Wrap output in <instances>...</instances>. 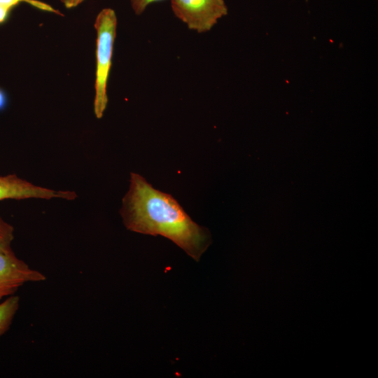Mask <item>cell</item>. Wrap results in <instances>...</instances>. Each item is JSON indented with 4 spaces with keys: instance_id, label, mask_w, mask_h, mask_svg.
Here are the masks:
<instances>
[{
    "instance_id": "obj_1",
    "label": "cell",
    "mask_w": 378,
    "mask_h": 378,
    "mask_svg": "<svg viewBox=\"0 0 378 378\" xmlns=\"http://www.w3.org/2000/svg\"><path fill=\"white\" fill-rule=\"evenodd\" d=\"M121 215L128 230L167 237L197 261L211 244L207 229L194 222L172 195L135 173H131Z\"/></svg>"
},
{
    "instance_id": "obj_2",
    "label": "cell",
    "mask_w": 378,
    "mask_h": 378,
    "mask_svg": "<svg viewBox=\"0 0 378 378\" xmlns=\"http://www.w3.org/2000/svg\"><path fill=\"white\" fill-rule=\"evenodd\" d=\"M94 27L97 31V62L94 111L96 117L101 118L108 104L106 88L116 36L117 17L114 10L110 8L102 9L96 18Z\"/></svg>"
},
{
    "instance_id": "obj_3",
    "label": "cell",
    "mask_w": 378,
    "mask_h": 378,
    "mask_svg": "<svg viewBox=\"0 0 378 378\" xmlns=\"http://www.w3.org/2000/svg\"><path fill=\"white\" fill-rule=\"evenodd\" d=\"M174 14L190 29L206 32L227 13L224 0H171Z\"/></svg>"
},
{
    "instance_id": "obj_4",
    "label": "cell",
    "mask_w": 378,
    "mask_h": 378,
    "mask_svg": "<svg viewBox=\"0 0 378 378\" xmlns=\"http://www.w3.org/2000/svg\"><path fill=\"white\" fill-rule=\"evenodd\" d=\"M46 279L43 274L29 267L13 251H0V300L13 295L27 282L42 281Z\"/></svg>"
},
{
    "instance_id": "obj_5",
    "label": "cell",
    "mask_w": 378,
    "mask_h": 378,
    "mask_svg": "<svg viewBox=\"0 0 378 378\" xmlns=\"http://www.w3.org/2000/svg\"><path fill=\"white\" fill-rule=\"evenodd\" d=\"M76 194L72 191H57L33 185L15 174L0 176V201L6 199L22 200L36 197L50 199L60 197L74 200Z\"/></svg>"
},
{
    "instance_id": "obj_6",
    "label": "cell",
    "mask_w": 378,
    "mask_h": 378,
    "mask_svg": "<svg viewBox=\"0 0 378 378\" xmlns=\"http://www.w3.org/2000/svg\"><path fill=\"white\" fill-rule=\"evenodd\" d=\"M19 305L20 298L13 295L0 302V337L8 330Z\"/></svg>"
},
{
    "instance_id": "obj_7",
    "label": "cell",
    "mask_w": 378,
    "mask_h": 378,
    "mask_svg": "<svg viewBox=\"0 0 378 378\" xmlns=\"http://www.w3.org/2000/svg\"><path fill=\"white\" fill-rule=\"evenodd\" d=\"M20 4H27L38 10L62 15L59 10L55 9L50 4L39 0H0V5L10 10H12Z\"/></svg>"
},
{
    "instance_id": "obj_8",
    "label": "cell",
    "mask_w": 378,
    "mask_h": 378,
    "mask_svg": "<svg viewBox=\"0 0 378 378\" xmlns=\"http://www.w3.org/2000/svg\"><path fill=\"white\" fill-rule=\"evenodd\" d=\"M14 239L13 227L0 216V251H13L11 243Z\"/></svg>"
},
{
    "instance_id": "obj_9",
    "label": "cell",
    "mask_w": 378,
    "mask_h": 378,
    "mask_svg": "<svg viewBox=\"0 0 378 378\" xmlns=\"http://www.w3.org/2000/svg\"><path fill=\"white\" fill-rule=\"evenodd\" d=\"M132 8L135 14L141 15L150 4L163 0H130Z\"/></svg>"
},
{
    "instance_id": "obj_10",
    "label": "cell",
    "mask_w": 378,
    "mask_h": 378,
    "mask_svg": "<svg viewBox=\"0 0 378 378\" xmlns=\"http://www.w3.org/2000/svg\"><path fill=\"white\" fill-rule=\"evenodd\" d=\"M11 10L0 5V25L4 24L9 18Z\"/></svg>"
},
{
    "instance_id": "obj_11",
    "label": "cell",
    "mask_w": 378,
    "mask_h": 378,
    "mask_svg": "<svg viewBox=\"0 0 378 378\" xmlns=\"http://www.w3.org/2000/svg\"><path fill=\"white\" fill-rule=\"evenodd\" d=\"M8 102V97L6 92L0 88V112L4 110Z\"/></svg>"
},
{
    "instance_id": "obj_12",
    "label": "cell",
    "mask_w": 378,
    "mask_h": 378,
    "mask_svg": "<svg viewBox=\"0 0 378 378\" xmlns=\"http://www.w3.org/2000/svg\"><path fill=\"white\" fill-rule=\"evenodd\" d=\"M66 8H73L78 6L85 0H60Z\"/></svg>"
}]
</instances>
